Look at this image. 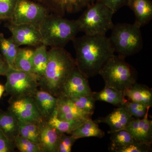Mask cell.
Returning a JSON list of instances; mask_svg holds the SVG:
<instances>
[{
  "label": "cell",
  "mask_w": 152,
  "mask_h": 152,
  "mask_svg": "<svg viewBox=\"0 0 152 152\" xmlns=\"http://www.w3.org/2000/svg\"><path fill=\"white\" fill-rule=\"evenodd\" d=\"M76 53V66L88 79L99 75L106 62L113 55L114 50L106 36L85 35L72 40Z\"/></svg>",
  "instance_id": "1"
},
{
  "label": "cell",
  "mask_w": 152,
  "mask_h": 152,
  "mask_svg": "<svg viewBox=\"0 0 152 152\" xmlns=\"http://www.w3.org/2000/svg\"><path fill=\"white\" fill-rule=\"evenodd\" d=\"M48 55V64L39 80V87L58 97L64 85L77 67L75 60L64 48H51Z\"/></svg>",
  "instance_id": "2"
},
{
  "label": "cell",
  "mask_w": 152,
  "mask_h": 152,
  "mask_svg": "<svg viewBox=\"0 0 152 152\" xmlns=\"http://www.w3.org/2000/svg\"><path fill=\"white\" fill-rule=\"evenodd\" d=\"M43 45L51 48H64L79 32L76 20H69L53 13L38 26Z\"/></svg>",
  "instance_id": "3"
},
{
  "label": "cell",
  "mask_w": 152,
  "mask_h": 152,
  "mask_svg": "<svg viewBox=\"0 0 152 152\" xmlns=\"http://www.w3.org/2000/svg\"><path fill=\"white\" fill-rule=\"evenodd\" d=\"M125 58L114 55L101 69L99 75L106 86L124 92L137 82V71Z\"/></svg>",
  "instance_id": "4"
},
{
  "label": "cell",
  "mask_w": 152,
  "mask_h": 152,
  "mask_svg": "<svg viewBox=\"0 0 152 152\" xmlns=\"http://www.w3.org/2000/svg\"><path fill=\"white\" fill-rule=\"evenodd\" d=\"M114 14L103 4L97 1L93 3L76 20L79 32L88 36H106L113 26Z\"/></svg>",
  "instance_id": "5"
},
{
  "label": "cell",
  "mask_w": 152,
  "mask_h": 152,
  "mask_svg": "<svg viewBox=\"0 0 152 152\" xmlns=\"http://www.w3.org/2000/svg\"><path fill=\"white\" fill-rule=\"evenodd\" d=\"M140 28L134 23L114 25L109 39L115 53L125 58L140 51L143 47Z\"/></svg>",
  "instance_id": "6"
},
{
  "label": "cell",
  "mask_w": 152,
  "mask_h": 152,
  "mask_svg": "<svg viewBox=\"0 0 152 152\" xmlns=\"http://www.w3.org/2000/svg\"><path fill=\"white\" fill-rule=\"evenodd\" d=\"M5 76L7 77L5 91L11 95L12 100L33 97L38 90L39 77L35 74L9 67Z\"/></svg>",
  "instance_id": "7"
},
{
  "label": "cell",
  "mask_w": 152,
  "mask_h": 152,
  "mask_svg": "<svg viewBox=\"0 0 152 152\" xmlns=\"http://www.w3.org/2000/svg\"><path fill=\"white\" fill-rule=\"evenodd\" d=\"M50 13L45 7L33 0H18L8 20L14 24H31L38 27Z\"/></svg>",
  "instance_id": "8"
},
{
  "label": "cell",
  "mask_w": 152,
  "mask_h": 152,
  "mask_svg": "<svg viewBox=\"0 0 152 152\" xmlns=\"http://www.w3.org/2000/svg\"><path fill=\"white\" fill-rule=\"evenodd\" d=\"M9 111L18 120L39 126L45 121L36 106L33 97H24L12 100Z\"/></svg>",
  "instance_id": "9"
},
{
  "label": "cell",
  "mask_w": 152,
  "mask_h": 152,
  "mask_svg": "<svg viewBox=\"0 0 152 152\" xmlns=\"http://www.w3.org/2000/svg\"><path fill=\"white\" fill-rule=\"evenodd\" d=\"M7 27L18 46L28 45L37 47L42 45V40L38 27L31 24H14L9 22Z\"/></svg>",
  "instance_id": "10"
},
{
  "label": "cell",
  "mask_w": 152,
  "mask_h": 152,
  "mask_svg": "<svg viewBox=\"0 0 152 152\" xmlns=\"http://www.w3.org/2000/svg\"><path fill=\"white\" fill-rule=\"evenodd\" d=\"M45 7L51 13L64 17L75 13L94 2L95 0H33Z\"/></svg>",
  "instance_id": "11"
},
{
  "label": "cell",
  "mask_w": 152,
  "mask_h": 152,
  "mask_svg": "<svg viewBox=\"0 0 152 152\" xmlns=\"http://www.w3.org/2000/svg\"><path fill=\"white\" fill-rule=\"evenodd\" d=\"M88 79L76 67L64 85L60 96L71 99L91 95L93 92Z\"/></svg>",
  "instance_id": "12"
},
{
  "label": "cell",
  "mask_w": 152,
  "mask_h": 152,
  "mask_svg": "<svg viewBox=\"0 0 152 152\" xmlns=\"http://www.w3.org/2000/svg\"><path fill=\"white\" fill-rule=\"evenodd\" d=\"M148 112L143 118H134L124 129L127 131L136 141L151 145L152 121L148 118Z\"/></svg>",
  "instance_id": "13"
},
{
  "label": "cell",
  "mask_w": 152,
  "mask_h": 152,
  "mask_svg": "<svg viewBox=\"0 0 152 152\" xmlns=\"http://www.w3.org/2000/svg\"><path fill=\"white\" fill-rule=\"evenodd\" d=\"M58 98L56 110L59 119L71 121L80 119H91L92 115L79 109L69 98L61 96Z\"/></svg>",
  "instance_id": "14"
},
{
  "label": "cell",
  "mask_w": 152,
  "mask_h": 152,
  "mask_svg": "<svg viewBox=\"0 0 152 152\" xmlns=\"http://www.w3.org/2000/svg\"><path fill=\"white\" fill-rule=\"evenodd\" d=\"M39 145L42 152H58L61 135L45 121L39 126Z\"/></svg>",
  "instance_id": "15"
},
{
  "label": "cell",
  "mask_w": 152,
  "mask_h": 152,
  "mask_svg": "<svg viewBox=\"0 0 152 152\" xmlns=\"http://www.w3.org/2000/svg\"><path fill=\"white\" fill-rule=\"evenodd\" d=\"M135 118L132 117L123 106H120L104 118H100L94 121L96 124L103 123L108 125L110 131L124 129Z\"/></svg>",
  "instance_id": "16"
},
{
  "label": "cell",
  "mask_w": 152,
  "mask_h": 152,
  "mask_svg": "<svg viewBox=\"0 0 152 152\" xmlns=\"http://www.w3.org/2000/svg\"><path fill=\"white\" fill-rule=\"evenodd\" d=\"M135 16L134 23L140 27L144 26L152 19V2L151 0H128L126 5Z\"/></svg>",
  "instance_id": "17"
},
{
  "label": "cell",
  "mask_w": 152,
  "mask_h": 152,
  "mask_svg": "<svg viewBox=\"0 0 152 152\" xmlns=\"http://www.w3.org/2000/svg\"><path fill=\"white\" fill-rule=\"evenodd\" d=\"M33 98L42 116L47 121L56 110L58 97L46 91L38 90Z\"/></svg>",
  "instance_id": "18"
},
{
  "label": "cell",
  "mask_w": 152,
  "mask_h": 152,
  "mask_svg": "<svg viewBox=\"0 0 152 152\" xmlns=\"http://www.w3.org/2000/svg\"><path fill=\"white\" fill-rule=\"evenodd\" d=\"M124 94L129 101L144 104L150 107L152 106V90L145 85L136 82Z\"/></svg>",
  "instance_id": "19"
},
{
  "label": "cell",
  "mask_w": 152,
  "mask_h": 152,
  "mask_svg": "<svg viewBox=\"0 0 152 152\" xmlns=\"http://www.w3.org/2000/svg\"><path fill=\"white\" fill-rule=\"evenodd\" d=\"M0 129L10 140L14 142L19 135V121L10 111L0 113Z\"/></svg>",
  "instance_id": "20"
},
{
  "label": "cell",
  "mask_w": 152,
  "mask_h": 152,
  "mask_svg": "<svg viewBox=\"0 0 152 152\" xmlns=\"http://www.w3.org/2000/svg\"><path fill=\"white\" fill-rule=\"evenodd\" d=\"M92 96L96 101L106 102L118 107L122 105L126 101L124 92L106 86L99 92H93Z\"/></svg>",
  "instance_id": "21"
},
{
  "label": "cell",
  "mask_w": 152,
  "mask_h": 152,
  "mask_svg": "<svg viewBox=\"0 0 152 152\" xmlns=\"http://www.w3.org/2000/svg\"><path fill=\"white\" fill-rule=\"evenodd\" d=\"M70 134L77 140L91 137L102 138L104 136L105 133L99 128L98 124L91 119L86 120L83 124L72 132Z\"/></svg>",
  "instance_id": "22"
},
{
  "label": "cell",
  "mask_w": 152,
  "mask_h": 152,
  "mask_svg": "<svg viewBox=\"0 0 152 152\" xmlns=\"http://www.w3.org/2000/svg\"><path fill=\"white\" fill-rule=\"evenodd\" d=\"M88 119H80L71 121L61 120L57 117L56 110L46 122L49 126L54 128L59 132L70 134L83 124Z\"/></svg>",
  "instance_id": "23"
},
{
  "label": "cell",
  "mask_w": 152,
  "mask_h": 152,
  "mask_svg": "<svg viewBox=\"0 0 152 152\" xmlns=\"http://www.w3.org/2000/svg\"><path fill=\"white\" fill-rule=\"evenodd\" d=\"M19 48L12 37L6 38L3 34L0 33V50L9 67L15 68L14 62Z\"/></svg>",
  "instance_id": "24"
},
{
  "label": "cell",
  "mask_w": 152,
  "mask_h": 152,
  "mask_svg": "<svg viewBox=\"0 0 152 152\" xmlns=\"http://www.w3.org/2000/svg\"><path fill=\"white\" fill-rule=\"evenodd\" d=\"M48 61V55L47 46L41 45L36 47L34 50L33 60V73L40 77L45 70Z\"/></svg>",
  "instance_id": "25"
},
{
  "label": "cell",
  "mask_w": 152,
  "mask_h": 152,
  "mask_svg": "<svg viewBox=\"0 0 152 152\" xmlns=\"http://www.w3.org/2000/svg\"><path fill=\"white\" fill-rule=\"evenodd\" d=\"M34 53L32 50L20 48L15 58L14 67L20 70L32 73Z\"/></svg>",
  "instance_id": "26"
},
{
  "label": "cell",
  "mask_w": 152,
  "mask_h": 152,
  "mask_svg": "<svg viewBox=\"0 0 152 152\" xmlns=\"http://www.w3.org/2000/svg\"><path fill=\"white\" fill-rule=\"evenodd\" d=\"M110 134L111 145L110 150L112 151L119 147L124 146L132 143L134 140L127 131L123 129L115 131H109Z\"/></svg>",
  "instance_id": "27"
},
{
  "label": "cell",
  "mask_w": 152,
  "mask_h": 152,
  "mask_svg": "<svg viewBox=\"0 0 152 152\" xmlns=\"http://www.w3.org/2000/svg\"><path fill=\"white\" fill-rule=\"evenodd\" d=\"M122 106L124 107L132 117L136 119L143 118L151 108L144 104L127 100Z\"/></svg>",
  "instance_id": "28"
},
{
  "label": "cell",
  "mask_w": 152,
  "mask_h": 152,
  "mask_svg": "<svg viewBox=\"0 0 152 152\" xmlns=\"http://www.w3.org/2000/svg\"><path fill=\"white\" fill-rule=\"evenodd\" d=\"M72 101L80 110L92 115L95 108V102L91 95L71 98Z\"/></svg>",
  "instance_id": "29"
},
{
  "label": "cell",
  "mask_w": 152,
  "mask_h": 152,
  "mask_svg": "<svg viewBox=\"0 0 152 152\" xmlns=\"http://www.w3.org/2000/svg\"><path fill=\"white\" fill-rule=\"evenodd\" d=\"M14 143L21 152H42L39 144L20 135L15 139Z\"/></svg>",
  "instance_id": "30"
},
{
  "label": "cell",
  "mask_w": 152,
  "mask_h": 152,
  "mask_svg": "<svg viewBox=\"0 0 152 152\" xmlns=\"http://www.w3.org/2000/svg\"><path fill=\"white\" fill-rule=\"evenodd\" d=\"M151 145L134 141L127 145L119 147L112 151L115 152H149L151 151Z\"/></svg>",
  "instance_id": "31"
},
{
  "label": "cell",
  "mask_w": 152,
  "mask_h": 152,
  "mask_svg": "<svg viewBox=\"0 0 152 152\" xmlns=\"http://www.w3.org/2000/svg\"><path fill=\"white\" fill-rule=\"evenodd\" d=\"M18 0H0V20H8L12 15Z\"/></svg>",
  "instance_id": "32"
},
{
  "label": "cell",
  "mask_w": 152,
  "mask_h": 152,
  "mask_svg": "<svg viewBox=\"0 0 152 152\" xmlns=\"http://www.w3.org/2000/svg\"><path fill=\"white\" fill-rule=\"evenodd\" d=\"M62 133L61 135L58 152H70L76 139L70 134Z\"/></svg>",
  "instance_id": "33"
},
{
  "label": "cell",
  "mask_w": 152,
  "mask_h": 152,
  "mask_svg": "<svg viewBox=\"0 0 152 152\" xmlns=\"http://www.w3.org/2000/svg\"><path fill=\"white\" fill-rule=\"evenodd\" d=\"M128 0H95L103 4L113 12L115 13L124 6L126 5Z\"/></svg>",
  "instance_id": "34"
},
{
  "label": "cell",
  "mask_w": 152,
  "mask_h": 152,
  "mask_svg": "<svg viewBox=\"0 0 152 152\" xmlns=\"http://www.w3.org/2000/svg\"><path fill=\"white\" fill-rule=\"evenodd\" d=\"M14 142L10 140L0 129V152L14 151Z\"/></svg>",
  "instance_id": "35"
},
{
  "label": "cell",
  "mask_w": 152,
  "mask_h": 152,
  "mask_svg": "<svg viewBox=\"0 0 152 152\" xmlns=\"http://www.w3.org/2000/svg\"><path fill=\"white\" fill-rule=\"evenodd\" d=\"M19 124V135L22 136L23 137L28 139L34 142L39 144V142L38 140L32 135V134L29 132L23 125L22 124L21 121L18 120Z\"/></svg>",
  "instance_id": "36"
},
{
  "label": "cell",
  "mask_w": 152,
  "mask_h": 152,
  "mask_svg": "<svg viewBox=\"0 0 152 152\" xmlns=\"http://www.w3.org/2000/svg\"><path fill=\"white\" fill-rule=\"evenodd\" d=\"M21 121L22 124L29 131L32 135L39 142V126L32 123L25 122Z\"/></svg>",
  "instance_id": "37"
},
{
  "label": "cell",
  "mask_w": 152,
  "mask_h": 152,
  "mask_svg": "<svg viewBox=\"0 0 152 152\" xmlns=\"http://www.w3.org/2000/svg\"><path fill=\"white\" fill-rule=\"evenodd\" d=\"M9 66L3 56H0V76L5 75Z\"/></svg>",
  "instance_id": "38"
},
{
  "label": "cell",
  "mask_w": 152,
  "mask_h": 152,
  "mask_svg": "<svg viewBox=\"0 0 152 152\" xmlns=\"http://www.w3.org/2000/svg\"><path fill=\"white\" fill-rule=\"evenodd\" d=\"M5 91V86L0 84V99L3 93Z\"/></svg>",
  "instance_id": "39"
}]
</instances>
